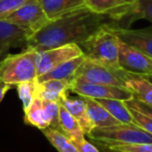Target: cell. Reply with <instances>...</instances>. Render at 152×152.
<instances>
[{
    "mask_svg": "<svg viewBox=\"0 0 152 152\" xmlns=\"http://www.w3.org/2000/svg\"><path fill=\"white\" fill-rule=\"evenodd\" d=\"M59 103L36 98L27 110L24 112L26 124L37 127L40 130L53 127L59 129L58 125Z\"/></svg>",
    "mask_w": 152,
    "mask_h": 152,
    "instance_id": "obj_8",
    "label": "cell"
},
{
    "mask_svg": "<svg viewBox=\"0 0 152 152\" xmlns=\"http://www.w3.org/2000/svg\"><path fill=\"white\" fill-rule=\"evenodd\" d=\"M59 104L64 106L76 120L78 121L85 134H89L95 128L91 119H90L89 114H88L87 104L80 96H79V98H70L67 96L59 102Z\"/></svg>",
    "mask_w": 152,
    "mask_h": 152,
    "instance_id": "obj_16",
    "label": "cell"
},
{
    "mask_svg": "<svg viewBox=\"0 0 152 152\" xmlns=\"http://www.w3.org/2000/svg\"><path fill=\"white\" fill-rule=\"evenodd\" d=\"M58 125L61 132L65 133L73 144L85 139V132L78 121L61 104L58 112Z\"/></svg>",
    "mask_w": 152,
    "mask_h": 152,
    "instance_id": "obj_20",
    "label": "cell"
},
{
    "mask_svg": "<svg viewBox=\"0 0 152 152\" xmlns=\"http://www.w3.org/2000/svg\"><path fill=\"white\" fill-rule=\"evenodd\" d=\"M123 1H125L126 3H128L129 5H131V7L134 9V12H135V9H137V3H139L140 0H123ZM131 18V17H130Z\"/></svg>",
    "mask_w": 152,
    "mask_h": 152,
    "instance_id": "obj_31",
    "label": "cell"
},
{
    "mask_svg": "<svg viewBox=\"0 0 152 152\" xmlns=\"http://www.w3.org/2000/svg\"><path fill=\"white\" fill-rule=\"evenodd\" d=\"M87 9L118 22L130 19L134 9L123 0H86Z\"/></svg>",
    "mask_w": 152,
    "mask_h": 152,
    "instance_id": "obj_12",
    "label": "cell"
},
{
    "mask_svg": "<svg viewBox=\"0 0 152 152\" xmlns=\"http://www.w3.org/2000/svg\"><path fill=\"white\" fill-rule=\"evenodd\" d=\"M74 145L79 152H99V150L93 144L88 142L86 139L81 140L79 142H76V143H74Z\"/></svg>",
    "mask_w": 152,
    "mask_h": 152,
    "instance_id": "obj_29",
    "label": "cell"
},
{
    "mask_svg": "<svg viewBox=\"0 0 152 152\" xmlns=\"http://www.w3.org/2000/svg\"><path fill=\"white\" fill-rule=\"evenodd\" d=\"M81 97V96H80ZM87 104L88 114L95 128L110 127L114 125L121 124L117 119H115L96 99L89 97H81Z\"/></svg>",
    "mask_w": 152,
    "mask_h": 152,
    "instance_id": "obj_18",
    "label": "cell"
},
{
    "mask_svg": "<svg viewBox=\"0 0 152 152\" xmlns=\"http://www.w3.org/2000/svg\"><path fill=\"white\" fill-rule=\"evenodd\" d=\"M42 131L46 139L58 152H79L67 135L61 132V129L48 127Z\"/></svg>",
    "mask_w": 152,
    "mask_h": 152,
    "instance_id": "obj_22",
    "label": "cell"
},
{
    "mask_svg": "<svg viewBox=\"0 0 152 152\" xmlns=\"http://www.w3.org/2000/svg\"><path fill=\"white\" fill-rule=\"evenodd\" d=\"M4 20L23 29L29 37L50 22L41 5L40 0H29Z\"/></svg>",
    "mask_w": 152,
    "mask_h": 152,
    "instance_id": "obj_6",
    "label": "cell"
},
{
    "mask_svg": "<svg viewBox=\"0 0 152 152\" xmlns=\"http://www.w3.org/2000/svg\"><path fill=\"white\" fill-rule=\"evenodd\" d=\"M142 76H144L146 79H148V80H149L150 83H152V75H142Z\"/></svg>",
    "mask_w": 152,
    "mask_h": 152,
    "instance_id": "obj_32",
    "label": "cell"
},
{
    "mask_svg": "<svg viewBox=\"0 0 152 152\" xmlns=\"http://www.w3.org/2000/svg\"><path fill=\"white\" fill-rule=\"evenodd\" d=\"M110 152H152V143L106 147Z\"/></svg>",
    "mask_w": 152,
    "mask_h": 152,
    "instance_id": "obj_26",
    "label": "cell"
},
{
    "mask_svg": "<svg viewBox=\"0 0 152 152\" xmlns=\"http://www.w3.org/2000/svg\"><path fill=\"white\" fill-rule=\"evenodd\" d=\"M38 51L26 48L17 54H9L0 61V81L11 86L36 80Z\"/></svg>",
    "mask_w": 152,
    "mask_h": 152,
    "instance_id": "obj_3",
    "label": "cell"
},
{
    "mask_svg": "<svg viewBox=\"0 0 152 152\" xmlns=\"http://www.w3.org/2000/svg\"><path fill=\"white\" fill-rule=\"evenodd\" d=\"M71 81L69 80H46L38 83L36 80V98L47 101L61 102L68 96Z\"/></svg>",
    "mask_w": 152,
    "mask_h": 152,
    "instance_id": "obj_15",
    "label": "cell"
},
{
    "mask_svg": "<svg viewBox=\"0 0 152 152\" xmlns=\"http://www.w3.org/2000/svg\"><path fill=\"white\" fill-rule=\"evenodd\" d=\"M137 19H145L152 23V0H140L134 14L129 19V23Z\"/></svg>",
    "mask_w": 152,
    "mask_h": 152,
    "instance_id": "obj_24",
    "label": "cell"
},
{
    "mask_svg": "<svg viewBox=\"0 0 152 152\" xmlns=\"http://www.w3.org/2000/svg\"><path fill=\"white\" fill-rule=\"evenodd\" d=\"M50 21L87 9L86 0H40Z\"/></svg>",
    "mask_w": 152,
    "mask_h": 152,
    "instance_id": "obj_14",
    "label": "cell"
},
{
    "mask_svg": "<svg viewBox=\"0 0 152 152\" xmlns=\"http://www.w3.org/2000/svg\"><path fill=\"white\" fill-rule=\"evenodd\" d=\"M119 65L128 73L152 75L151 57L121 40L119 43Z\"/></svg>",
    "mask_w": 152,
    "mask_h": 152,
    "instance_id": "obj_10",
    "label": "cell"
},
{
    "mask_svg": "<svg viewBox=\"0 0 152 152\" xmlns=\"http://www.w3.org/2000/svg\"><path fill=\"white\" fill-rule=\"evenodd\" d=\"M88 135L104 147L152 143V135L134 124L121 123L110 127L94 128Z\"/></svg>",
    "mask_w": 152,
    "mask_h": 152,
    "instance_id": "obj_4",
    "label": "cell"
},
{
    "mask_svg": "<svg viewBox=\"0 0 152 152\" xmlns=\"http://www.w3.org/2000/svg\"><path fill=\"white\" fill-rule=\"evenodd\" d=\"M115 119L122 124H133L130 110L125 101L118 99H96Z\"/></svg>",
    "mask_w": 152,
    "mask_h": 152,
    "instance_id": "obj_21",
    "label": "cell"
},
{
    "mask_svg": "<svg viewBox=\"0 0 152 152\" xmlns=\"http://www.w3.org/2000/svg\"><path fill=\"white\" fill-rule=\"evenodd\" d=\"M112 19L86 9L50 21L45 27L28 38L26 48L43 51L69 44L80 45L89 37L112 23Z\"/></svg>",
    "mask_w": 152,
    "mask_h": 152,
    "instance_id": "obj_1",
    "label": "cell"
},
{
    "mask_svg": "<svg viewBox=\"0 0 152 152\" xmlns=\"http://www.w3.org/2000/svg\"><path fill=\"white\" fill-rule=\"evenodd\" d=\"M85 59H86V56L83 54L78 57L70 59V61L59 65L58 67L53 69L52 71H50L49 73L38 77L36 80L38 81V83H42V81H46V80H53V79H55V80L72 81V79L74 78V75H75L76 71L78 70V68L80 67V65L83 63Z\"/></svg>",
    "mask_w": 152,
    "mask_h": 152,
    "instance_id": "obj_17",
    "label": "cell"
},
{
    "mask_svg": "<svg viewBox=\"0 0 152 152\" xmlns=\"http://www.w3.org/2000/svg\"><path fill=\"white\" fill-rule=\"evenodd\" d=\"M128 76L129 73L123 69L107 67L86 58L76 71L74 77H81L89 83L115 86L126 89V80Z\"/></svg>",
    "mask_w": 152,
    "mask_h": 152,
    "instance_id": "obj_5",
    "label": "cell"
},
{
    "mask_svg": "<svg viewBox=\"0 0 152 152\" xmlns=\"http://www.w3.org/2000/svg\"><path fill=\"white\" fill-rule=\"evenodd\" d=\"M83 52L77 44H69L47 50L39 51L37 54V73L38 77L49 73L59 65L72 58L83 55ZM37 77V78H38Z\"/></svg>",
    "mask_w": 152,
    "mask_h": 152,
    "instance_id": "obj_9",
    "label": "cell"
},
{
    "mask_svg": "<svg viewBox=\"0 0 152 152\" xmlns=\"http://www.w3.org/2000/svg\"><path fill=\"white\" fill-rule=\"evenodd\" d=\"M29 36L27 32L7 20H0V57L10 49L26 47Z\"/></svg>",
    "mask_w": 152,
    "mask_h": 152,
    "instance_id": "obj_13",
    "label": "cell"
},
{
    "mask_svg": "<svg viewBox=\"0 0 152 152\" xmlns=\"http://www.w3.org/2000/svg\"><path fill=\"white\" fill-rule=\"evenodd\" d=\"M126 89L132 93L133 98L152 105V83L144 76L129 73Z\"/></svg>",
    "mask_w": 152,
    "mask_h": 152,
    "instance_id": "obj_19",
    "label": "cell"
},
{
    "mask_svg": "<svg viewBox=\"0 0 152 152\" xmlns=\"http://www.w3.org/2000/svg\"><path fill=\"white\" fill-rule=\"evenodd\" d=\"M13 87L14 86L7 85V83H1V81H0V102L2 101L3 98H4V96H5V94H7Z\"/></svg>",
    "mask_w": 152,
    "mask_h": 152,
    "instance_id": "obj_30",
    "label": "cell"
},
{
    "mask_svg": "<svg viewBox=\"0 0 152 152\" xmlns=\"http://www.w3.org/2000/svg\"><path fill=\"white\" fill-rule=\"evenodd\" d=\"M70 91L81 97L93 99H118L128 101L133 98L132 93L125 88L89 83L81 77H74L71 81Z\"/></svg>",
    "mask_w": 152,
    "mask_h": 152,
    "instance_id": "obj_7",
    "label": "cell"
},
{
    "mask_svg": "<svg viewBox=\"0 0 152 152\" xmlns=\"http://www.w3.org/2000/svg\"><path fill=\"white\" fill-rule=\"evenodd\" d=\"M17 92L25 112L30 107L34 100L36 99V80L26 81L17 85Z\"/></svg>",
    "mask_w": 152,
    "mask_h": 152,
    "instance_id": "obj_23",
    "label": "cell"
},
{
    "mask_svg": "<svg viewBox=\"0 0 152 152\" xmlns=\"http://www.w3.org/2000/svg\"><path fill=\"white\" fill-rule=\"evenodd\" d=\"M129 110H130L131 116L133 119V124L152 135V119L134 110H131V108H129Z\"/></svg>",
    "mask_w": 152,
    "mask_h": 152,
    "instance_id": "obj_27",
    "label": "cell"
},
{
    "mask_svg": "<svg viewBox=\"0 0 152 152\" xmlns=\"http://www.w3.org/2000/svg\"><path fill=\"white\" fill-rule=\"evenodd\" d=\"M29 0H0V20H4Z\"/></svg>",
    "mask_w": 152,
    "mask_h": 152,
    "instance_id": "obj_25",
    "label": "cell"
},
{
    "mask_svg": "<svg viewBox=\"0 0 152 152\" xmlns=\"http://www.w3.org/2000/svg\"><path fill=\"white\" fill-rule=\"evenodd\" d=\"M125 104L131 110H137V112L141 113V114L152 119V105H150V104L144 103V102L140 101V100L135 99V98H132V99L128 100V101H125Z\"/></svg>",
    "mask_w": 152,
    "mask_h": 152,
    "instance_id": "obj_28",
    "label": "cell"
},
{
    "mask_svg": "<svg viewBox=\"0 0 152 152\" xmlns=\"http://www.w3.org/2000/svg\"><path fill=\"white\" fill-rule=\"evenodd\" d=\"M114 22L110 28L122 42L139 49L152 58V26L140 29L122 27Z\"/></svg>",
    "mask_w": 152,
    "mask_h": 152,
    "instance_id": "obj_11",
    "label": "cell"
},
{
    "mask_svg": "<svg viewBox=\"0 0 152 152\" xmlns=\"http://www.w3.org/2000/svg\"><path fill=\"white\" fill-rule=\"evenodd\" d=\"M112 23L105 24L79 46L86 58L107 67L121 69L119 65L120 39L110 30V25Z\"/></svg>",
    "mask_w": 152,
    "mask_h": 152,
    "instance_id": "obj_2",
    "label": "cell"
}]
</instances>
